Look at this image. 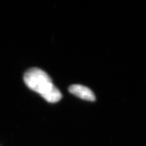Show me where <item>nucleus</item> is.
<instances>
[{"label": "nucleus", "mask_w": 146, "mask_h": 146, "mask_svg": "<svg viewBox=\"0 0 146 146\" xmlns=\"http://www.w3.org/2000/svg\"><path fill=\"white\" fill-rule=\"evenodd\" d=\"M26 85L51 103L58 102L62 97L59 90L55 86L46 72L37 68L27 70L24 76Z\"/></svg>", "instance_id": "f257e3e1"}, {"label": "nucleus", "mask_w": 146, "mask_h": 146, "mask_svg": "<svg viewBox=\"0 0 146 146\" xmlns=\"http://www.w3.org/2000/svg\"><path fill=\"white\" fill-rule=\"evenodd\" d=\"M70 92L82 99L88 101H95L96 96L89 88L81 85H72L69 88Z\"/></svg>", "instance_id": "f03ea898"}]
</instances>
